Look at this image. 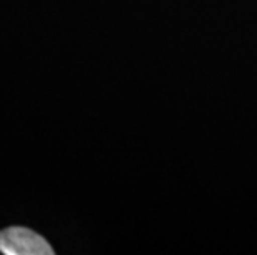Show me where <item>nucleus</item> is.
<instances>
[{"mask_svg": "<svg viewBox=\"0 0 257 255\" xmlns=\"http://www.w3.org/2000/svg\"><path fill=\"white\" fill-rule=\"evenodd\" d=\"M0 252L4 255H53L52 245L27 227H9L0 230Z\"/></svg>", "mask_w": 257, "mask_h": 255, "instance_id": "obj_1", "label": "nucleus"}]
</instances>
